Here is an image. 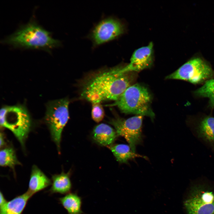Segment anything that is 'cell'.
Returning a JSON list of instances; mask_svg holds the SVG:
<instances>
[{
    "label": "cell",
    "instance_id": "17",
    "mask_svg": "<svg viewBox=\"0 0 214 214\" xmlns=\"http://www.w3.org/2000/svg\"><path fill=\"white\" fill-rule=\"evenodd\" d=\"M108 147L117 161L121 163H127L129 160L136 157L146 158L133 152L129 146L125 144H112Z\"/></svg>",
    "mask_w": 214,
    "mask_h": 214
},
{
    "label": "cell",
    "instance_id": "11",
    "mask_svg": "<svg viewBox=\"0 0 214 214\" xmlns=\"http://www.w3.org/2000/svg\"><path fill=\"white\" fill-rule=\"evenodd\" d=\"M191 129L195 136L214 154V117H204L191 126Z\"/></svg>",
    "mask_w": 214,
    "mask_h": 214
},
{
    "label": "cell",
    "instance_id": "20",
    "mask_svg": "<svg viewBox=\"0 0 214 214\" xmlns=\"http://www.w3.org/2000/svg\"><path fill=\"white\" fill-rule=\"evenodd\" d=\"M104 116L103 108L100 103H92V117L96 122H99L102 120Z\"/></svg>",
    "mask_w": 214,
    "mask_h": 214
},
{
    "label": "cell",
    "instance_id": "22",
    "mask_svg": "<svg viewBox=\"0 0 214 214\" xmlns=\"http://www.w3.org/2000/svg\"><path fill=\"white\" fill-rule=\"evenodd\" d=\"M0 147H1V146H3L4 144V139L3 136V135L1 133H0Z\"/></svg>",
    "mask_w": 214,
    "mask_h": 214
},
{
    "label": "cell",
    "instance_id": "13",
    "mask_svg": "<svg viewBox=\"0 0 214 214\" xmlns=\"http://www.w3.org/2000/svg\"><path fill=\"white\" fill-rule=\"evenodd\" d=\"M51 184V180L37 166L32 167L27 191L33 196Z\"/></svg>",
    "mask_w": 214,
    "mask_h": 214
},
{
    "label": "cell",
    "instance_id": "8",
    "mask_svg": "<svg viewBox=\"0 0 214 214\" xmlns=\"http://www.w3.org/2000/svg\"><path fill=\"white\" fill-rule=\"evenodd\" d=\"M143 116L137 115L127 119L116 117L109 123L114 127L117 136L124 137L133 151L142 141L141 127Z\"/></svg>",
    "mask_w": 214,
    "mask_h": 214
},
{
    "label": "cell",
    "instance_id": "5",
    "mask_svg": "<svg viewBox=\"0 0 214 214\" xmlns=\"http://www.w3.org/2000/svg\"><path fill=\"white\" fill-rule=\"evenodd\" d=\"M69 103L67 98H63L50 102L47 107L45 121L59 151L62 131L69 119Z\"/></svg>",
    "mask_w": 214,
    "mask_h": 214
},
{
    "label": "cell",
    "instance_id": "1",
    "mask_svg": "<svg viewBox=\"0 0 214 214\" xmlns=\"http://www.w3.org/2000/svg\"><path fill=\"white\" fill-rule=\"evenodd\" d=\"M117 67L94 73L84 83L81 97L92 103L105 100H117L136 77V72H124Z\"/></svg>",
    "mask_w": 214,
    "mask_h": 214
},
{
    "label": "cell",
    "instance_id": "3",
    "mask_svg": "<svg viewBox=\"0 0 214 214\" xmlns=\"http://www.w3.org/2000/svg\"><path fill=\"white\" fill-rule=\"evenodd\" d=\"M151 100V95L147 88L137 84L128 88L110 105L117 106L125 114L145 116L152 119L155 114L150 107Z\"/></svg>",
    "mask_w": 214,
    "mask_h": 214
},
{
    "label": "cell",
    "instance_id": "2",
    "mask_svg": "<svg viewBox=\"0 0 214 214\" xmlns=\"http://www.w3.org/2000/svg\"><path fill=\"white\" fill-rule=\"evenodd\" d=\"M2 43L14 48L40 49L49 53L61 45L60 41L53 38L51 33L33 18L4 38Z\"/></svg>",
    "mask_w": 214,
    "mask_h": 214
},
{
    "label": "cell",
    "instance_id": "7",
    "mask_svg": "<svg viewBox=\"0 0 214 214\" xmlns=\"http://www.w3.org/2000/svg\"><path fill=\"white\" fill-rule=\"evenodd\" d=\"M124 32V26L119 20L114 17H108L95 25L87 38L92 42L93 48H96L117 38Z\"/></svg>",
    "mask_w": 214,
    "mask_h": 214
},
{
    "label": "cell",
    "instance_id": "18",
    "mask_svg": "<svg viewBox=\"0 0 214 214\" xmlns=\"http://www.w3.org/2000/svg\"><path fill=\"white\" fill-rule=\"evenodd\" d=\"M21 164L18 160L14 150L12 147H7L0 152V165L8 166L14 169L15 166Z\"/></svg>",
    "mask_w": 214,
    "mask_h": 214
},
{
    "label": "cell",
    "instance_id": "9",
    "mask_svg": "<svg viewBox=\"0 0 214 214\" xmlns=\"http://www.w3.org/2000/svg\"><path fill=\"white\" fill-rule=\"evenodd\" d=\"M199 188L193 190L184 202L188 214H213L214 193Z\"/></svg>",
    "mask_w": 214,
    "mask_h": 214
},
{
    "label": "cell",
    "instance_id": "21",
    "mask_svg": "<svg viewBox=\"0 0 214 214\" xmlns=\"http://www.w3.org/2000/svg\"><path fill=\"white\" fill-rule=\"evenodd\" d=\"M0 208L3 207L7 202V201L5 199L3 193L0 191Z\"/></svg>",
    "mask_w": 214,
    "mask_h": 214
},
{
    "label": "cell",
    "instance_id": "12",
    "mask_svg": "<svg viewBox=\"0 0 214 214\" xmlns=\"http://www.w3.org/2000/svg\"><path fill=\"white\" fill-rule=\"evenodd\" d=\"M115 130L108 125L101 123L96 126L92 133V137L96 143L102 146L112 144L117 136Z\"/></svg>",
    "mask_w": 214,
    "mask_h": 214
},
{
    "label": "cell",
    "instance_id": "16",
    "mask_svg": "<svg viewBox=\"0 0 214 214\" xmlns=\"http://www.w3.org/2000/svg\"><path fill=\"white\" fill-rule=\"evenodd\" d=\"M60 203L68 214H82V199L76 193H69L59 198Z\"/></svg>",
    "mask_w": 214,
    "mask_h": 214
},
{
    "label": "cell",
    "instance_id": "19",
    "mask_svg": "<svg viewBox=\"0 0 214 214\" xmlns=\"http://www.w3.org/2000/svg\"><path fill=\"white\" fill-rule=\"evenodd\" d=\"M194 95L198 97L209 99L210 106L214 107V79H210L203 85L193 92Z\"/></svg>",
    "mask_w": 214,
    "mask_h": 214
},
{
    "label": "cell",
    "instance_id": "10",
    "mask_svg": "<svg viewBox=\"0 0 214 214\" xmlns=\"http://www.w3.org/2000/svg\"><path fill=\"white\" fill-rule=\"evenodd\" d=\"M153 44L136 49L133 53L129 63L123 67L124 72H138L151 67L153 62Z\"/></svg>",
    "mask_w": 214,
    "mask_h": 214
},
{
    "label": "cell",
    "instance_id": "4",
    "mask_svg": "<svg viewBox=\"0 0 214 214\" xmlns=\"http://www.w3.org/2000/svg\"><path fill=\"white\" fill-rule=\"evenodd\" d=\"M0 124L10 130L24 146L31 126L29 115L25 108L21 105L4 107L0 112Z\"/></svg>",
    "mask_w": 214,
    "mask_h": 214
},
{
    "label": "cell",
    "instance_id": "14",
    "mask_svg": "<svg viewBox=\"0 0 214 214\" xmlns=\"http://www.w3.org/2000/svg\"><path fill=\"white\" fill-rule=\"evenodd\" d=\"M32 196L27 191L16 196L0 208V214H22L28 200Z\"/></svg>",
    "mask_w": 214,
    "mask_h": 214
},
{
    "label": "cell",
    "instance_id": "6",
    "mask_svg": "<svg viewBox=\"0 0 214 214\" xmlns=\"http://www.w3.org/2000/svg\"><path fill=\"white\" fill-rule=\"evenodd\" d=\"M214 71L206 62L199 58L188 61L166 77V79L183 80L196 84L213 78Z\"/></svg>",
    "mask_w": 214,
    "mask_h": 214
},
{
    "label": "cell",
    "instance_id": "15",
    "mask_svg": "<svg viewBox=\"0 0 214 214\" xmlns=\"http://www.w3.org/2000/svg\"><path fill=\"white\" fill-rule=\"evenodd\" d=\"M70 174L69 171L67 173L62 171L60 174L53 175L52 185L48 191L50 193L67 194L69 193L72 188Z\"/></svg>",
    "mask_w": 214,
    "mask_h": 214
}]
</instances>
